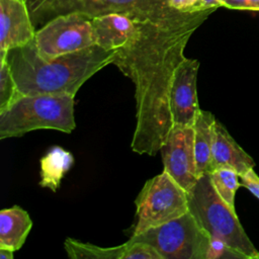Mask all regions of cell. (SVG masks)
Returning a JSON list of instances; mask_svg holds the SVG:
<instances>
[{
  "mask_svg": "<svg viewBox=\"0 0 259 259\" xmlns=\"http://www.w3.org/2000/svg\"><path fill=\"white\" fill-rule=\"evenodd\" d=\"M217 8L164 19L136 20L137 32L116 51L112 65L135 86L136 125L132 150L155 156L171 130L169 91L194 31Z\"/></svg>",
  "mask_w": 259,
  "mask_h": 259,
  "instance_id": "1",
  "label": "cell"
},
{
  "mask_svg": "<svg viewBox=\"0 0 259 259\" xmlns=\"http://www.w3.org/2000/svg\"><path fill=\"white\" fill-rule=\"evenodd\" d=\"M132 236L158 227L189 211L187 191L167 172L147 180L136 200Z\"/></svg>",
  "mask_w": 259,
  "mask_h": 259,
  "instance_id": "6",
  "label": "cell"
},
{
  "mask_svg": "<svg viewBox=\"0 0 259 259\" xmlns=\"http://www.w3.org/2000/svg\"><path fill=\"white\" fill-rule=\"evenodd\" d=\"M64 248L72 259H123L125 244L114 247H100L84 243L73 238H67Z\"/></svg>",
  "mask_w": 259,
  "mask_h": 259,
  "instance_id": "17",
  "label": "cell"
},
{
  "mask_svg": "<svg viewBox=\"0 0 259 259\" xmlns=\"http://www.w3.org/2000/svg\"><path fill=\"white\" fill-rule=\"evenodd\" d=\"M14 251L8 248L0 247V259H12Z\"/></svg>",
  "mask_w": 259,
  "mask_h": 259,
  "instance_id": "26",
  "label": "cell"
},
{
  "mask_svg": "<svg viewBox=\"0 0 259 259\" xmlns=\"http://www.w3.org/2000/svg\"><path fill=\"white\" fill-rule=\"evenodd\" d=\"M125 244L123 259H163L160 253L151 245L128 239Z\"/></svg>",
  "mask_w": 259,
  "mask_h": 259,
  "instance_id": "20",
  "label": "cell"
},
{
  "mask_svg": "<svg viewBox=\"0 0 259 259\" xmlns=\"http://www.w3.org/2000/svg\"><path fill=\"white\" fill-rule=\"evenodd\" d=\"M95 45L117 51L124 47L136 34V20L122 13H107L92 18Z\"/></svg>",
  "mask_w": 259,
  "mask_h": 259,
  "instance_id": "12",
  "label": "cell"
},
{
  "mask_svg": "<svg viewBox=\"0 0 259 259\" xmlns=\"http://www.w3.org/2000/svg\"><path fill=\"white\" fill-rule=\"evenodd\" d=\"M35 32L26 0H0V57L32 41Z\"/></svg>",
  "mask_w": 259,
  "mask_h": 259,
  "instance_id": "11",
  "label": "cell"
},
{
  "mask_svg": "<svg viewBox=\"0 0 259 259\" xmlns=\"http://www.w3.org/2000/svg\"><path fill=\"white\" fill-rule=\"evenodd\" d=\"M34 44L45 59L92 47L95 45L92 17L82 13L59 15L36 30Z\"/></svg>",
  "mask_w": 259,
  "mask_h": 259,
  "instance_id": "8",
  "label": "cell"
},
{
  "mask_svg": "<svg viewBox=\"0 0 259 259\" xmlns=\"http://www.w3.org/2000/svg\"><path fill=\"white\" fill-rule=\"evenodd\" d=\"M220 258H237L229 246L221 239L208 236L202 259H220Z\"/></svg>",
  "mask_w": 259,
  "mask_h": 259,
  "instance_id": "21",
  "label": "cell"
},
{
  "mask_svg": "<svg viewBox=\"0 0 259 259\" xmlns=\"http://www.w3.org/2000/svg\"><path fill=\"white\" fill-rule=\"evenodd\" d=\"M222 2H223V0H201L203 9L219 8L222 6Z\"/></svg>",
  "mask_w": 259,
  "mask_h": 259,
  "instance_id": "25",
  "label": "cell"
},
{
  "mask_svg": "<svg viewBox=\"0 0 259 259\" xmlns=\"http://www.w3.org/2000/svg\"><path fill=\"white\" fill-rule=\"evenodd\" d=\"M222 6L229 9L259 11V0H223Z\"/></svg>",
  "mask_w": 259,
  "mask_h": 259,
  "instance_id": "24",
  "label": "cell"
},
{
  "mask_svg": "<svg viewBox=\"0 0 259 259\" xmlns=\"http://www.w3.org/2000/svg\"><path fill=\"white\" fill-rule=\"evenodd\" d=\"M159 152L163 170L189 191L199 179L194 155L193 126H172Z\"/></svg>",
  "mask_w": 259,
  "mask_h": 259,
  "instance_id": "9",
  "label": "cell"
},
{
  "mask_svg": "<svg viewBox=\"0 0 259 259\" xmlns=\"http://www.w3.org/2000/svg\"><path fill=\"white\" fill-rule=\"evenodd\" d=\"M254 166L255 162L252 157L237 144L227 128L217 120L209 172L217 168L229 167L242 175Z\"/></svg>",
  "mask_w": 259,
  "mask_h": 259,
  "instance_id": "13",
  "label": "cell"
},
{
  "mask_svg": "<svg viewBox=\"0 0 259 259\" xmlns=\"http://www.w3.org/2000/svg\"><path fill=\"white\" fill-rule=\"evenodd\" d=\"M170 0H26L35 27L69 13L95 17L107 13H122L133 19H164L187 12L170 6Z\"/></svg>",
  "mask_w": 259,
  "mask_h": 259,
  "instance_id": "5",
  "label": "cell"
},
{
  "mask_svg": "<svg viewBox=\"0 0 259 259\" xmlns=\"http://www.w3.org/2000/svg\"><path fill=\"white\" fill-rule=\"evenodd\" d=\"M22 96L5 58H0V112Z\"/></svg>",
  "mask_w": 259,
  "mask_h": 259,
  "instance_id": "19",
  "label": "cell"
},
{
  "mask_svg": "<svg viewBox=\"0 0 259 259\" xmlns=\"http://www.w3.org/2000/svg\"><path fill=\"white\" fill-rule=\"evenodd\" d=\"M170 6L181 12H196L204 10L202 8L201 0H170Z\"/></svg>",
  "mask_w": 259,
  "mask_h": 259,
  "instance_id": "23",
  "label": "cell"
},
{
  "mask_svg": "<svg viewBox=\"0 0 259 259\" xmlns=\"http://www.w3.org/2000/svg\"><path fill=\"white\" fill-rule=\"evenodd\" d=\"M208 235L193 215L185 214L149 229L130 240L154 247L163 259H202Z\"/></svg>",
  "mask_w": 259,
  "mask_h": 259,
  "instance_id": "7",
  "label": "cell"
},
{
  "mask_svg": "<svg viewBox=\"0 0 259 259\" xmlns=\"http://www.w3.org/2000/svg\"><path fill=\"white\" fill-rule=\"evenodd\" d=\"M211 183L221 198L235 210V195L239 187L240 174L229 167L217 168L209 173Z\"/></svg>",
  "mask_w": 259,
  "mask_h": 259,
  "instance_id": "18",
  "label": "cell"
},
{
  "mask_svg": "<svg viewBox=\"0 0 259 259\" xmlns=\"http://www.w3.org/2000/svg\"><path fill=\"white\" fill-rule=\"evenodd\" d=\"M215 121L211 112L200 109L193 124L194 155L199 177L209 172Z\"/></svg>",
  "mask_w": 259,
  "mask_h": 259,
  "instance_id": "15",
  "label": "cell"
},
{
  "mask_svg": "<svg viewBox=\"0 0 259 259\" xmlns=\"http://www.w3.org/2000/svg\"><path fill=\"white\" fill-rule=\"evenodd\" d=\"M198 69L197 60L185 58L175 72L168 98L171 127L194 124L200 111L196 87Z\"/></svg>",
  "mask_w": 259,
  "mask_h": 259,
  "instance_id": "10",
  "label": "cell"
},
{
  "mask_svg": "<svg viewBox=\"0 0 259 259\" xmlns=\"http://www.w3.org/2000/svg\"><path fill=\"white\" fill-rule=\"evenodd\" d=\"M187 198L189 212L208 236L223 240L239 259H259V251L244 231L236 210L218 194L208 173L201 175L187 191Z\"/></svg>",
  "mask_w": 259,
  "mask_h": 259,
  "instance_id": "3",
  "label": "cell"
},
{
  "mask_svg": "<svg viewBox=\"0 0 259 259\" xmlns=\"http://www.w3.org/2000/svg\"><path fill=\"white\" fill-rule=\"evenodd\" d=\"M74 105V96L68 94L22 95L0 112V140L36 130L70 134L76 127Z\"/></svg>",
  "mask_w": 259,
  "mask_h": 259,
  "instance_id": "4",
  "label": "cell"
},
{
  "mask_svg": "<svg viewBox=\"0 0 259 259\" xmlns=\"http://www.w3.org/2000/svg\"><path fill=\"white\" fill-rule=\"evenodd\" d=\"M116 51H107L97 45L53 59L42 58L34 39L12 49L5 58L21 95L68 94L76 95L81 86L94 74L112 65Z\"/></svg>",
  "mask_w": 259,
  "mask_h": 259,
  "instance_id": "2",
  "label": "cell"
},
{
  "mask_svg": "<svg viewBox=\"0 0 259 259\" xmlns=\"http://www.w3.org/2000/svg\"><path fill=\"white\" fill-rule=\"evenodd\" d=\"M241 184L259 198V176L256 174L254 169L248 170L246 173L240 175Z\"/></svg>",
  "mask_w": 259,
  "mask_h": 259,
  "instance_id": "22",
  "label": "cell"
},
{
  "mask_svg": "<svg viewBox=\"0 0 259 259\" xmlns=\"http://www.w3.org/2000/svg\"><path fill=\"white\" fill-rule=\"evenodd\" d=\"M74 164L73 155L59 146L52 147L40 159L39 185L57 192L61 181Z\"/></svg>",
  "mask_w": 259,
  "mask_h": 259,
  "instance_id": "16",
  "label": "cell"
},
{
  "mask_svg": "<svg viewBox=\"0 0 259 259\" xmlns=\"http://www.w3.org/2000/svg\"><path fill=\"white\" fill-rule=\"evenodd\" d=\"M32 228V221L26 210L18 205L0 211V247L14 252L19 250Z\"/></svg>",
  "mask_w": 259,
  "mask_h": 259,
  "instance_id": "14",
  "label": "cell"
}]
</instances>
